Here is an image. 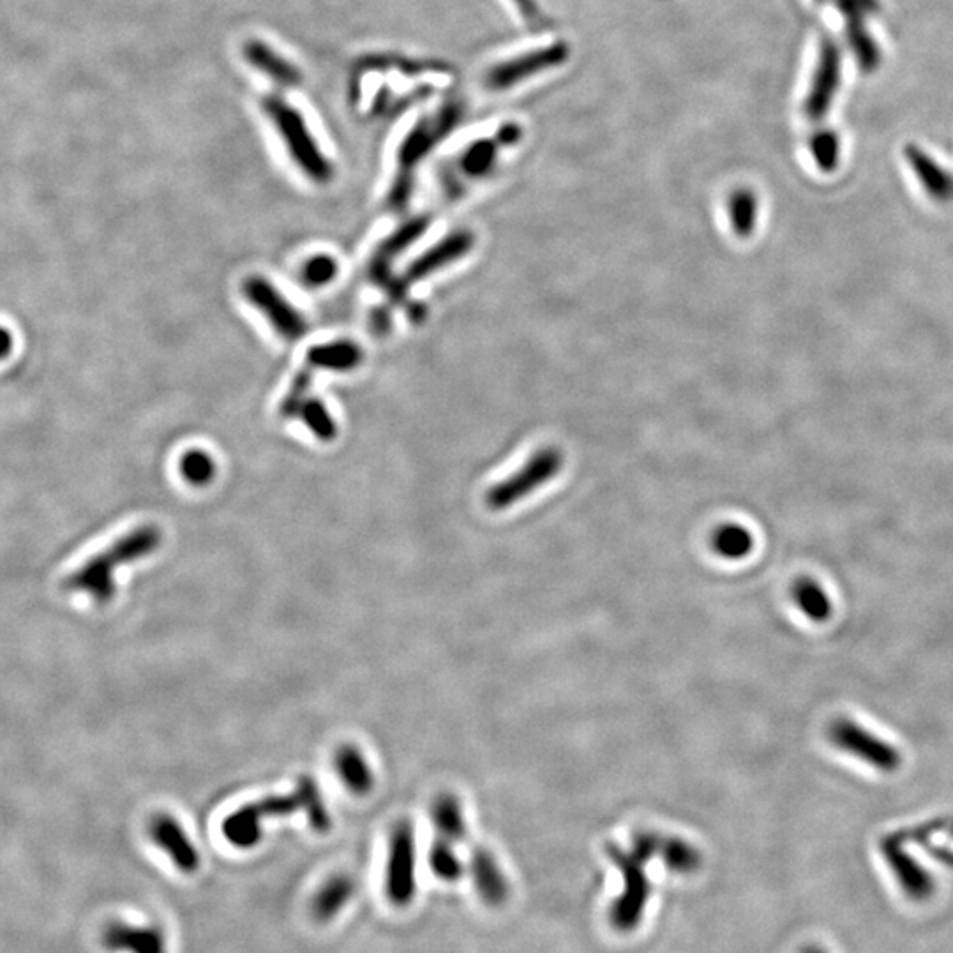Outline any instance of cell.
<instances>
[{
	"instance_id": "cell-33",
	"label": "cell",
	"mask_w": 953,
	"mask_h": 953,
	"mask_svg": "<svg viewBox=\"0 0 953 953\" xmlns=\"http://www.w3.org/2000/svg\"><path fill=\"white\" fill-rule=\"evenodd\" d=\"M846 38H848L849 49L857 57L861 70L872 71L878 67L879 61H881V50H879L875 38L867 31L866 25L849 27L846 29Z\"/></svg>"
},
{
	"instance_id": "cell-36",
	"label": "cell",
	"mask_w": 953,
	"mask_h": 953,
	"mask_svg": "<svg viewBox=\"0 0 953 953\" xmlns=\"http://www.w3.org/2000/svg\"><path fill=\"white\" fill-rule=\"evenodd\" d=\"M311 384H313V377H311V368L306 366V368L299 373L295 380L292 381L285 399L281 401V416L285 417V419H295V417H299L302 405L310 398Z\"/></svg>"
},
{
	"instance_id": "cell-37",
	"label": "cell",
	"mask_w": 953,
	"mask_h": 953,
	"mask_svg": "<svg viewBox=\"0 0 953 953\" xmlns=\"http://www.w3.org/2000/svg\"><path fill=\"white\" fill-rule=\"evenodd\" d=\"M390 325H392V318H390V311L387 307H377V310L371 313V331L378 336H385V334H389Z\"/></svg>"
},
{
	"instance_id": "cell-30",
	"label": "cell",
	"mask_w": 953,
	"mask_h": 953,
	"mask_svg": "<svg viewBox=\"0 0 953 953\" xmlns=\"http://www.w3.org/2000/svg\"><path fill=\"white\" fill-rule=\"evenodd\" d=\"M810 156L823 174L836 171L840 163V140L836 132L819 129L809 140Z\"/></svg>"
},
{
	"instance_id": "cell-34",
	"label": "cell",
	"mask_w": 953,
	"mask_h": 953,
	"mask_svg": "<svg viewBox=\"0 0 953 953\" xmlns=\"http://www.w3.org/2000/svg\"><path fill=\"white\" fill-rule=\"evenodd\" d=\"M818 2L834 6L846 18V29L866 25L867 18L875 17L881 9L879 0H818Z\"/></svg>"
},
{
	"instance_id": "cell-14",
	"label": "cell",
	"mask_w": 953,
	"mask_h": 953,
	"mask_svg": "<svg viewBox=\"0 0 953 953\" xmlns=\"http://www.w3.org/2000/svg\"><path fill=\"white\" fill-rule=\"evenodd\" d=\"M150 839L154 845L163 849L174 861L177 869L186 875H192L200 869V853L192 845L185 828L170 814H158L154 816L149 827Z\"/></svg>"
},
{
	"instance_id": "cell-19",
	"label": "cell",
	"mask_w": 953,
	"mask_h": 953,
	"mask_svg": "<svg viewBox=\"0 0 953 953\" xmlns=\"http://www.w3.org/2000/svg\"><path fill=\"white\" fill-rule=\"evenodd\" d=\"M904 158L932 200L940 203L953 200V176L936 159H932L919 145L911 144L905 145Z\"/></svg>"
},
{
	"instance_id": "cell-24",
	"label": "cell",
	"mask_w": 953,
	"mask_h": 953,
	"mask_svg": "<svg viewBox=\"0 0 953 953\" xmlns=\"http://www.w3.org/2000/svg\"><path fill=\"white\" fill-rule=\"evenodd\" d=\"M431 818L434 828L443 840L449 842H463L467 839V821H464L463 805L451 793L434 798L431 805Z\"/></svg>"
},
{
	"instance_id": "cell-35",
	"label": "cell",
	"mask_w": 953,
	"mask_h": 953,
	"mask_svg": "<svg viewBox=\"0 0 953 953\" xmlns=\"http://www.w3.org/2000/svg\"><path fill=\"white\" fill-rule=\"evenodd\" d=\"M337 262L328 254H316L302 268V283L311 289L325 286L337 276Z\"/></svg>"
},
{
	"instance_id": "cell-12",
	"label": "cell",
	"mask_w": 953,
	"mask_h": 953,
	"mask_svg": "<svg viewBox=\"0 0 953 953\" xmlns=\"http://www.w3.org/2000/svg\"><path fill=\"white\" fill-rule=\"evenodd\" d=\"M842 80V52L834 38H825L819 46L818 62L814 70L809 93L805 96L804 114L810 123L827 117Z\"/></svg>"
},
{
	"instance_id": "cell-21",
	"label": "cell",
	"mask_w": 953,
	"mask_h": 953,
	"mask_svg": "<svg viewBox=\"0 0 953 953\" xmlns=\"http://www.w3.org/2000/svg\"><path fill=\"white\" fill-rule=\"evenodd\" d=\"M244 57L254 70H259L260 73L271 78L272 82L283 85V87H293L301 82V71L265 43L250 41L244 46Z\"/></svg>"
},
{
	"instance_id": "cell-29",
	"label": "cell",
	"mask_w": 953,
	"mask_h": 953,
	"mask_svg": "<svg viewBox=\"0 0 953 953\" xmlns=\"http://www.w3.org/2000/svg\"><path fill=\"white\" fill-rule=\"evenodd\" d=\"M299 419L304 422L311 433L318 438L320 442H333L337 437V426L331 411L320 399L307 398L299 411Z\"/></svg>"
},
{
	"instance_id": "cell-6",
	"label": "cell",
	"mask_w": 953,
	"mask_h": 953,
	"mask_svg": "<svg viewBox=\"0 0 953 953\" xmlns=\"http://www.w3.org/2000/svg\"><path fill=\"white\" fill-rule=\"evenodd\" d=\"M564 469V454L555 447L535 452L523 469L503 479L485 493V503L491 511H507L514 503L523 502L530 494L552 482Z\"/></svg>"
},
{
	"instance_id": "cell-17",
	"label": "cell",
	"mask_w": 953,
	"mask_h": 953,
	"mask_svg": "<svg viewBox=\"0 0 953 953\" xmlns=\"http://www.w3.org/2000/svg\"><path fill=\"white\" fill-rule=\"evenodd\" d=\"M470 872H472L473 884L482 901L488 905H502L511 896V884L507 876L500 867L499 860L494 858L490 849H473L470 858Z\"/></svg>"
},
{
	"instance_id": "cell-11",
	"label": "cell",
	"mask_w": 953,
	"mask_h": 953,
	"mask_svg": "<svg viewBox=\"0 0 953 953\" xmlns=\"http://www.w3.org/2000/svg\"><path fill=\"white\" fill-rule=\"evenodd\" d=\"M828 739L840 751L853 754L861 762L881 772H896L901 766V753L893 745L863 730L851 719L840 718L831 722Z\"/></svg>"
},
{
	"instance_id": "cell-3",
	"label": "cell",
	"mask_w": 953,
	"mask_h": 953,
	"mask_svg": "<svg viewBox=\"0 0 953 953\" xmlns=\"http://www.w3.org/2000/svg\"><path fill=\"white\" fill-rule=\"evenodd\" d=\"M315 792V781L310 775H301L292 795L265 796L262 800L251 802L230 814L223 823V836L230 845L239 849H253L263 837V821L283 818L290 814L307 813Z\"/></svg>"
},
{
	"instance_id": "cell-38",
	"label": "cell",
	"mask_w": 953,
	"mask_h": 953,
	"mask_svg": "<svg viewBox=\"0 0 953 953\" xmlns=\"http://www.w3.org/2000/svg\"><path fill=\"white\" fill-rule=\"evenodd\" d=\"M512 4L516 6L525 22L535 23L543 18L537 0H512Z\"/></svg>"
},
{
	"instance_id": "cell-40",
	"label": "cell",
	"mask_w": 953,
	"mask_h": 953,
	"mask_svg": "<svg viewBox=\"0 0 953 953\" xmlns=\"http://www.w3.org/2000/svg\"><path fill=\"white\" fill-rule=\"evenodd\" d=\"M802 953H827L825 950L819 949V946H809V949H805Z\"/></svg>"
},
{
	"instance_id": "cell-20",
	"label": "cell",
	"mask_w": 953,
	"mask_h": 953,
	"mask_svg": "<svg viewBox=\"0 0 953 953\" xmlns=\"http://www.w3.org/2000/svg\"><path fill=\"white\" fill-rule=\"evenodd\" d=\"M334 768L346 789L355 796H366L375 787L371 766L357 745L343 744L334 754Z\"/></svg>"
},
{
	"instance_id": "cell-8",
	"label": "cell",
	"mask_w": 953,
	"mask_h": 953,
	"mask_svg": "<svg viewBox=\"0 0 953 953\" xmlns=\"http://www.w3.org/2000/svg\"><path fill=\"white\" fill-rule=\"evenodd\" d=\"M428 218H416L398 228L392 235L378 244L369 262L368 274L373 285L384 290L389 295V301L396 306H402L407 302L408 289L402 285L401 277L392 274L394 260L398 259L402 251H407L417 239L425 235L428 230Z\"/></svg>"
},
{
	"instance_id": "cell-4",
	"label": "cell",
	"mask_w": 953,
	"mask_h": 953,
	"mask_svg": "<svg viewBox=\"0 0 953 953\" xmlns=\"http://www.w3.org/2000/svg\"><path fill=\"white\" fill-rule=\"evenodd\" d=\"M263 109L280 133L281 140L285 142L290 158L295 161V165L318 185H325L333 179V165L325 158V154L311 135L301 112L277 96L265 97Z\"/></svg>"
},
{
	"instance_id": "cell-31",
	"label": "cell",
	"mask_w": 953,
	"mask_h": 953,
	"mask_svg": "<svg viewBox=\"0 0 953 953\" xmlns=\"http://www.w3.org/2000/svg\"><path fill=\"white\" fill-rule=\"evenodd\" d=\"M429 867L433 870L434 876L447 883H454L458 879L463 878L464 866L461 858L452 848V842L449 840H437L433 848L429 851Z\"/></svg>"
},
{
	"instance_id": "cell-23",
	"label": "cell",
	"mask_w": 953,
	"mask_h": 953,
	"mask_svg": "<svg viewBox=\"0 0 953 953\" xmlns=\"http://www.w3.org/2000/svg\"><path fill=\"white\" fill-rule=\"evenodd\" d=\"M355 893V881L348 876L339 875L328 878L311 901L313 919L325 923L336 919V914L350 902Z\"/></svg>"
},
{
	"instance_id": "cell-27",
	"label": "cell",
	"mask_w": 953,
	"mask_h": 953,
	"mask_svg": "<svg viewBox=\"0 0 953 953\" xmlns=\"http://www.w3.org/2000/svg\"><path fill=\"white\" fill-rule=\"evenodd\" d=\"M657 857H661L666 869L674 875H694L703 863L700 849L680 837H662Z\"/></svg>"
},
{
	"instance_id": "cell-16",
	"label": "cell",
	"mask_w": 953,
	"mask_h": 953,
	"mask_svg": "<svg viewBox=\"0 0 953 953\" xmlns=\"http://www.w3.org/2000/svg\"><path fill=\"white\" fill-rule=\"evenodd\" d=\"M521 136H523V132L517 124H505L493 138L472 142L461 154L458 168L469 179H481V177L488 176L496 165L500 149L516 145L521 140Z\"/></svg>"
},
{
	"instance_id": "cell-18",
	"label": "cell",
	"mask_w": 953,
	"mask_h": 953,
	"mask_svg": "<svg viewBox=\"0 0 953 953\" xmlns=\"http://www.w3.org/2000/svg\"><path fill=\"white\" fill-rule=\"evenodd\" d=\"M103 943L109 952L117 953H167L165 936L156 928H140L129 923H109L103 934Z\"/></svg>"
},
{
	"instance_id": "cell-7",
	"label": "cell",
	"mask_w": 953,
	"mask_h": 953,
	"mask_svg": "<svg viewBox=\"0 0 953 953\" xmlns=\"http://www.w3.org/2000/svg\"><path fill=\"white\" fill-rule=\"evenodd\" d=\"M569 44L564 43V41H555V43L546 44V46L528 50V52L520 53L516 57L499 62L485 71L482 85L491 93H507L526 80L535 78V76L543 75L547 71L555 70V67L564 66L565 62L569 61Z\"/></svg>"
},
{
	"instance_id": "cell-13",
	"label": "cell",
	"mask_w": 953,
	"mask_h": 953,
	"mask_svg": "<svg viewBox=\"0 0 953 953\" xmlns=\"http://www.w3.org/2000/svg\"><path fill=\"white\" fill-rule=\"evenodd\" d=\"M879 849L896 876L897 883L901 884L902 892L910 897L911 901H928L934 896L936 892L934 879L929 875V870L923 869L919 861L905 851L902 837H884Z\"/></svg>"
},
{
	"instance_id": "cell-28",
	"label": "cell",
	"mask_w": 953,
	"mask_h": 953,
	"mask_svg": "<svg viewBox=\"0 0 953 953\" xmlns=\"http://www.w3.org/2000/svg\"><path fill=\"white\" fill-rule=\"evenodd\" d=\"M757 214H760V200L753 189L740 188L731 192L730 219L736 235L744 239L753 235L756 230Z\"/></svg>"
},
{
	"instance_id": "cell-2",
	"label": "cell",
	"mask_w": 953,
	"mask_h": 953,
	"mask_svg": "<svg viewBox=\"0 0 953 953\" xmlns=\"http://www.w3.org/2000/svg\"><path fill=\"white\" fill-rule=\"evenodd\" d=\"M463 109L460 105H446L438 109L433 117L420 121L402 142L398 153V176L387 198V206L392 210L407 209L413 192V171L419 163L437 147L438 142L446 138L458 126Z\"/></svg>"
},
{
	"instance_id": "cell-15",
	"label": "cell",
	"mask_w": 953,
	"mask_h": 953,
	"mask_svg": "<svg viewBox=\"0 0 953 953\" xmlns=\"http://www.w3.org/2000/svg\"><path fill=\"white\" fill-rule=\"evenodd\" d=\"M473 244H475V237L470 232H455L446 237L408 265L405 276H401L402 285L410 289L413 283H419L440 269L458 262L472 251Z\"/></svg>"
},
{
	"instance_id": "cell-39",
	"label": "cell",
	"mask_w": 953,
	"mask_h": 953,
	"mask_svg": "<svg viewBox=\"0 0 953 953\" xmlns=\"http://www.w3.org/2000/svg\"><path fill=\"white\" fill-rule=\"evenodd\" d=\"M14 337L11 331L6 327H0V360L8 359L13 352Z\"/></svg>"
},
{
	"instance_id": "cell-9",
	"label": "cell",
	"mask_w": 953,
	"mask_h": 953,
	"mask_svg": "<svg viewBox=\"0 0 953 953\" xmlns=\"http://www.w3.org/2000/svg\"><path fill=\"white\" fill-rule=\"evenodd\" d=\"M385 893L398 908L410 904L417 893L416 837L408 821H399L390 831Z\"/></svg>"
},
{
	"instance_id": "cell-26",
	"label": "cell",
	"mask_w": 953,
	"mask_h": 953,
	"mask_svg": "<svg viewBox=\"0 0 953 953\" xmlns=\"http://www.w3.org/2000/svg\"><path fill=\"white\" fill-rule=\"evenodd\" d=\"M712 549L726 561H744L753 553L754 535L747 526L739 523H724L712 534Z\"/></svg>"
},
{
	"instance_id": "cell-22",
	"label": "cell",
	"mask_w": 953,
	"mask_h": 953,
	"mask_svg": "<svg viewBox=\"0 0 953 953\" xmlns=\"http://www.w3.org/2000/svg\"><path fill=\"white\" fill-rule=\"evenodd\" d=\"M363 363V350L352 342L325 343L311 346L306 355V366L324 371H354Z\"/></svg>"
},
{
	"instance_id": "cell-32",
	"label": "cell",
	"mask_w": 953,
	"mask_h": 953,
	"mask_svg": "<svg viewBox=\"0 0 953 953\" xmlns=\"http://www.w3.org/2000/svg\"><path fill=\"white\" fill-rule=\"evenodd\" d=\"M180 475L185 476L188 484L195 488H203L214 481L216 463L209 452L201 449H191L179 461Z\"/></svg>"
},
{
	"instance_id": "cell-10",
	"label": "cell",
	"mask_w": 953,
	"mask_h": 953,
	"mask_svg": "<svg viewBox=\"0 0 953 953\" xmlns=\"http://www.w3.org/2000/svg\"><path fill=\"white\" fill-rule=\"evenodd\" d=\"M242 295L286 342H299L307 333L306 318L265 277H248L242 283Z\"/></svg>"
},
{
	"instance_id": "cell-1",
	"label": "cell",
	"mask_w": 953,
	"mask_h": 953,
	"mask_svg": "<svg viewBox=\"0 0 953 953\" xmlns=\"http://www.w3.org/2000/svg\"><path fill=\"white\" fill-rule=\"evenodd\" d=\"M158 526L145 525L115 541L106 552L94 556L71 579L75 590L85 591L97 603H108L115 595L114 573L118 565L142 561L161 546Z\"/></svg>"
},
{
	"instance_id": "cell-5",
	"label": "cell",
	"mask_w": 953,
	"mask_h": 953,
	"mask_svg": "<svg viewBox=\"0 0 953 953\" xmlns=\"http://www.w3.org/2000/svg\"><path fill=\"white\" fill-rule=\"evenodd\" d=\"M608 857L621 875V893L611 904L609 922L618 932H632L643 922L648 901L652 897V883L647 872L650 861L636 855L632 849L617 845L608 846Z\"/></svg>"
},
{
	"instance_id": "cell-25",
	"label": "cell",
	"mask_w": 953,
	"mask_h": 953,
	"mask_svg": "<svg viewBox=\"0 0 953 953\" xmlns=\"http://www.w3.org/2000/svg\"><path fill=\"white\" fill-rule=\"evenodd\" d=\"M792 599L796 608L816 624L827 621L834 611L827 591L823 590V586L813 577L802 576L795 579L792 586Z\"/></svg>"
}]
</instances>
